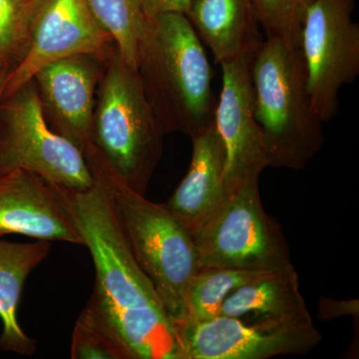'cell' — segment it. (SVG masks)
<instances>
[{
    "label": "cell",
    "instance_id": "cell-4",
    "mask_svg": "<svg viewBox=\"0 0 359 359\" xmlns=\"http://www.w3.org/2000/svg\"><path fill=\"white\" fill-rule=\"evenodd\" d=\"M255 116L269 167L301 171L325 142L313 110L306 69L297 45L266 37L250 63Z\"/></svg>",
    "mask_w": 359,
    "mask_h": 359
},
{
    "label": "cell",
    "instance_id": "cell-24",
    "mask_svg": "<svg viewBox=\"0 0 359 359\" xmlns=\"http://www.w3.org/2000/svg\"><path fill=\"white\" fill-rule=\"evenodd\" d=\"M193 0H143L144 11L149 18L160 14L184 13L190 11Z\"/></svg>",
    "mask_w": 359,
    "mask_h": 359
},
{
    "label": "cell",
    "instance_id": "cell-10",
    "mask_svg": "<svg viewBox=\"0 0 359 359\" xmlns=\"http://www.w3.org/2000/svg\"><path fill=\"white\" fill-rule=\"evenodd\" d=\"M113 42L90 11L86 0H39L29 43L6 78L4 97L18 91L37 71L72 56L103 57Z\"/></svg>",
    "mask_w": 359,
    "mask_h": 359
},
{
    "label": "cell",
    "instance_id": "cell-18",
    "mask_svg": "<svg viewBox=\"0 0 359 359\" xmlns=\"http://www.w3.org/2000/svg\"><path fill=\"white\" fill-rule=\"evenodd\" d=\"M90 11L109 35L123 60L137 70L139 47L149 20L143 0H86Z\"/></svg>",
    "mask_w": 359,
    "mask_h": 359
},
{
    "label": "cell",
    "instance_id": "cell-5",
    "mask_svg": "<svg viewBox=\"0 0 359 359\" xmlns=\"http://www.w3.org/2000/svg\"><path fill=\"white\" fill-rule=\"evenodd\" d=\"M107 58L89 144L122 183L145 196L164 153L165 133L137 70L123 60L117 49Z\"/></svg>",
    "mask_w": 359,
    "mask_h": 359
},
{
    "label": "cell",
    "instance_id": "cell-14",
    "mask_svg": "<svg viewBox=\"0 0 359 359\" xmlns=\"http://www.w3.org/2000/svg\"><path fill=\"white\" fill-rule=\"evenodd\" d=\"M191 139L193 153L188 172L163 204L193 233L221 200L226 157L214 123Z\"/></svg>",
    "mask_w": 359,
    "mask_h": 359
},
{
    "label": "cell",
    "instance_id": "cell-25",
    "mask_svg": "<svg viewBox=\"0 0 359 359\" xmlns=\"http://www.w3.org/2000/svg\"><path fill=\"white\" fill-rule=\"evenodd\" d=\"M11 68L0 67V103L4 98V88H6V78Z\"/></svg>",
    "mask_w": 359,
    "mask_h": 359
},
{
    "label": "cell",
    "instance_id": "cell-9",
    "mask_svg": "<svg viewBox=\"0 0 359 359\" xmlns=\"http://www.w3.org/2000/svg\"><path fill=\"white\" fill-rule=\"evenodd\" d=\"M182 359H268L306 354L321 341L313 318L244 320L219 316L175 325Z\"/></svg>",
    "mask_w": 359,
    "mask_h": 359
},
{
    "label": "cell",
    "instance_id": "cell-11",
    "mask_svg": "<svg viewBox=\"0 0 359 359\" xmlns=\"http://www.w3.org/2000/svg\"><path fill=\"white\" fill-rule=\"evenodd\" d=\"M254 56L219 65L222 90L215 109L214 124L223 142L226 157L222 197L235 190L245 179L261 176L269 167L263 131L255 116L250 73Z\"/></svg>",
    "mask_w": 359,
    "mask_h": 359
},
{
    "label": "cell",
    "instance_id": "cell-6",
    "mask_svg": "<svg viewBox=\"0 0 359 359\" xmlns=\"http://www.w3.org/2000/svg\"><path fill=\"white\" fill-rule=\"evenodd\" d=\"M259 182L245 179L193 231L200 269L269 273L294 266L282 226L264 211Z\"/></svg>",
    "mask_w": 359,
    "mask_h": 359
},
{
    "label": "cell",
    "instance_id": "cell-23",
    "mask_svg": "<svg viewBox=\"0 0 359 359\" xmlns=\"http://www.w3.org/2000/svg\"><path fill=\"white\" fill-rule=\"evenodd\" d=\"M358 299L337 301L321 297L318 302V318L321 320H332L342 316H358Z\"/></svg>",
    "mask_w": 359,
    "mask_h": 359
},
{
    "label": "cell",
    "instance_id": "cell-7",
    "mask_svg": "<svg viewBox=\"0 0 359 359\" xmlns=\"http://www.w3.org/2000/svg\"><path fill=\"white\" fill-rule=\"evenodd\" d=\"M15 169L75 190L94 184L81 149L47 123L33 80L0 103V172Z\"/></svg>",
    "mask_w": 359,
    "mask_h": 359
},
{
    "label": "cell",
    "instance_id": "cell-16",
    "mask_svg": "<svg viewBox=\"0 0 359 359\" xmlns=\"http://www.w3.org/2000/svg\"><path fill=\"white\" fill-rule=\"evenodd\" d=\"M219 316L244 320L311 318L294 266L262 273L226 297Z\"/></svg>",
    "mask_w": 359,
    "mask_h": 359
},
{
    "label": "cell",
    "instance_id": "cell-15",
    "mask_svg": "<svg viewBox=\"0 0 359 359\" xmlns=\"http://www.w3.org/2000/svg\"><path fill=\"white\" fill-rule=\"evenodd\" d=\"M187 16L219 65L254 56L263 43L254 0H193Z\"/></svg>",
    "mask_w": 359,
    "mask_h": 359
},
{
    "label": "cell",
    "instance_id": "cell-3",
    "mask_svg": "<svg viewBox=\"0 0 359 359\" xmlns=\"http://www.w3.org/2000/svg\"><path fill=\"white\" fill-rule=\"evenodd\" d=\"M94 178L107 194L132 254L148 276L174 325L187 318V295L200 269L192 233L164 204L131 190L89 144L83 151Z\"/></svg>",
    "mask_w": 359,
    "mask_h": 359
},
{
    "label": "cell",
    "instance_id": "cell-20",
    "mask_svg": "<svg viewBox=\"0 0 359 359\" xmlns=\"http://www.w3.org/2000/svg\"><path fill=\"white\" fill-rule=\"evenodd\" d=\"M71 358L133 359L121 337L91 299L73 330Z\"/></svg>",
    "mask_w": 359,
    "mask_h": 359
},
{
    "label": "cell",
    "instance_id": "cell-8",
    "mask_svg": "<svg viewBox=\"0 0 359 359\" xmlns=\"http://www.w3.org/2000/svg\"><path fill=\"white\" fill-rule=\"evenodd\" d=\"M355 0H304L297 47L311 105L323 123L337 115L339 92L359 75Z\"/></svg>",
    "mask_w": 359,
    "mask_h": 359
},
{
    "label": "cell",
    "instance_id": "cell-12",
    "mask_svg": "<svg viewBox=\"0 0 359 359\" xmlns=\"http://www.w3.org/2000/svg\"><path fill=\"white\" fill-rule=\"evenodd\" d=\"M11 233L84 245L60 186L21 169L0 172V238Z\"/></svg>",
    "mask_w": 359,
    "mask_h": 359
},
{
    "label": "cell",
    "instance_id": "cell-19",
    "mask_svg": "<svg viewBox=\"0 0 359 359\" xmlns=\"http://www.w3.org/2000/svg\"><path fill=\"white\" fill-rule=\"evenodd\" d=\"M262 273L264 271L217 266L201 268L189 287L185 321L201 323L217 318L229 295Z\"/></svg>",
    "mask_w": 359,
    "mask_h": 359
},
{
    "label": "cell",
    "instance_id": "cell-17",
    "mask_svg": "<svg viewBox=\"0 0 359 359\" xmlns=\"http://www.w3.org/2000/svg\"><path fill=\"white\" fill-rule=\"evenodd\" d=\"M51 242L11 243L0 240V349L32 355L36 344L23 332L18 311L26 278L50 254Z\"/></svg>",
    "mask_w": 359,
    "mask_h": 359
},
{
    "label": "cell",
    "instance_id": "cell-22",
    "mask_svg": "<svg viewBox=\"0 0 359 359\" xmlns=\"http://www.w3.org/2000/svg\"><path fill=\"white\" fill-rule=\"evenodd\" d=\"M304 0H254L257 21L266 37L297 45Z\"/></svg>",
    "mask_w": 359,
    "mask_h": 359
},
{
    "label": "cell",
    "instance_id": "cell-13",
    "mask_svg": "<svg viewBox=\"0 0 359 359\" xmlns=\"http://www.w3.org/2000/svg\"><path fill=\"white\" fill-rule=\"evenodd\" d=\"M99 58L77 55L60 59L37 71L32 79L50 128L82 152L90 143L96 88L101 78Z\"/></svg>",
    "mask_w": 359,
    "mask_h": 359
},
{
    "label": "cell",
    "instance_id": "cell-21",
    "mask_svg": "<svg viewBox=\"0 0 359 359\" xmlns=\"http://www.w3.org/2000/svg\"><path fill=\"white\" fill-rule=\"evenodd\" d=\"M39 0H0V67L13 69L25 55Z\"/></svg>",
    "mask_w": 359,
    "mask_h": 359
},
{
    "label": "cell",
    "instance_id": "cell-1",
    "mask_svg": "<svg viewBox=\"0 0 359 359\" xmlns=\"http://www.w3.org/2000/svg\"><path fill=\"white\" fill-rule=\"evenodd\" d=\"M61 187L63 199L95 266L91 299L133 359H182L174 323L127 244L112 205L95 178L85 190Z\"/></svg>",
    "mask_w": 359,
    "mask_h": 359
},
{
    "label": "cell",
    "instance_id": "cell-2",
    "mask_svg": "<svg viewBox=\"0 0 359 359\" xmlns=\"http://www.w3.org/2000/svg\"><path fill=\"white\" fill-rule=\"evenodd\" d=\"M202 42L186 14H160L149 20L137 72L165 134L193 138L214 123L212 68Z\"/></svg>",
    "mask_w": 359,
    "mask_h": 359
}]
</instances>
